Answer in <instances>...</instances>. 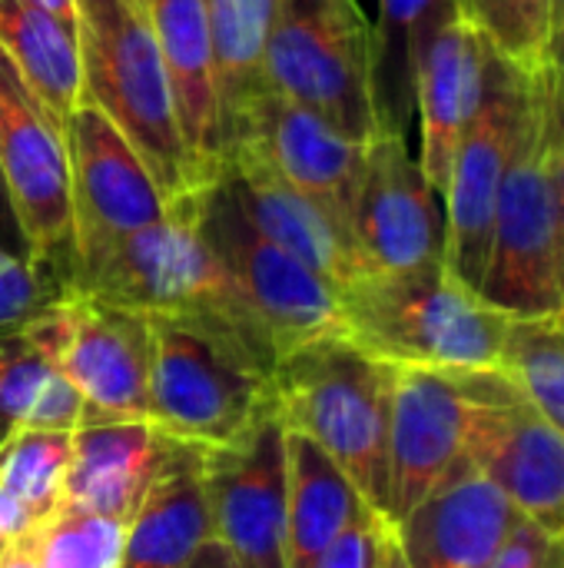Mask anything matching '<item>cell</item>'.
Here are the masks:
<instances>
[{
    "label": "cell",
    "mask_w": 564,
    "mask_h": 568,
    "mask_svg": "<svg viewBox=\"0 0 564 568\" xmlns=\"http://www.w3.org/2000/svg\"><path fill=\"white\" fill-rule=\"evenodd\" d=\"M266 87L352 140L376 136L372 27L356 0H279L266 43Z\"/></svg>",
    "instance_id": "ba28073f"
},
{
    "label": "cell",
    "mask_w": 564,
    "mask_h": 568,
    "mask_svg": "<svg viewBox=\"0 0 564 568\" xmlns=\"http://www.w3.org/2000/svg\"><path fill=\"white\" fill-rule=\"evenodd\" d=\"M522 516L475 466L459 469L392 526L409 568H489Z\"/></svg>",
    "instance_id": "d6986e66"
},
{
    "label": "cell",
    "mask_w": 564,
    "mask_h": 568,
    "mask_svg": "<svg viewBox=\"0 0 564 568\" xmlns=\"http://www.w3.org/2000/svg\"><path fill=\"white\" fill-rule=\"evenodd\" d=\"M515 386L495 369L396 366L389 429V506L396 526L449 476L472 466L479 429L492 406Z\"/></svg>",
    "instance_id": "52a82bcc"
},
{
    "label": "cell",
    "mask_w": 564,
    "mask_h": 568,
    "mask_svg": "<svg viewBox=\"0 0 564 568\" xmlns=\"http://www.w3.org/2000/svg\"><path fill=\"white\" fill-rule=\"evenodd\" d=\"M532 73L535 70H522L499 50H485L479 106L459 140L442 193L445 266L475 293L485 276L499 186L525 123Z\"/></svg>",
    "instance_id": "8fae6325"
},
{
    "label": "cell",
    "mask_w": 564,
    "mask_h": 568,
    "mask_svg": "<svg viewBox=\"0 0 564 568\" xmlns=\"http://www.w3.org/2000/svg\"><path fill=\"white\" fill-rule=\"evenodd\" d=\"M0 50L50 113L66 120L80 106L83 73L76 30L30 7L27 0H0Z\"/></svg>",
    "instance_id": "484cf974"
},
{
    "label": "cell",
    "mask_w": 564,
    "mask_h": 568,
    "mask_svg": "<svg viewBox=\"0 0 564 568\" xmlns=\"http://www.w3.org/2000/svg\"><path fill=\"white\" fill-rule=\"evenodd\" d=\"M0 243L23 256V243H20V233H17V223H13V213H10V203H7L3 180H0Z\"/></svg>",
    "instance_id": "f35d334b"
},
{
    "label": "cell",
    "mask_w": 564,
    "mask_h": 568,
    "mask_svg": "<svg viewBox=\"0 0 564 568\" xmlns=\"http://www.w3.org/2000/svg\"><path fill=\"white\" fill-rule=\"evenodd\" d=\"M209 43H213V80H216V143L219 170L233 150L253 103L266 87V43L276 20L279 0H203Z\"/></svg>",
    "instance_id": "cb8c5ba5"
},
{
    "label": "cell",
    "mask_w": 564,
    "mask_h": 568,
    "mask_svg": "<svg viewBox=\"0 0 564 568\" xmlns=\"http://www.w3.org/2000/svg\"><path fill=\"white\" fill-rule=\"evenodd\" d=\"M70 156L73 273L166 216L170 200L133 143L96 106L63 120ZM73 280V276H70Z\"/></svg>",
    "instance_id": "4fadbf2b"
},
{
    "label": "cell",
    "mask_w": 564,
    "mask_h": 568,
    "mask_svg": "<svg viewBox=\"0 0 564 568\" xmlns=\"http://www.w3.org/2000/svg\"><path fill=\"white\" fill-rule=\"evenodd\" d=\"M216 176L226 180L239 210L263 236L322 273L332 286H339V293L366 273L349 226L289 183H283L253 153H229Z\"/></svg>",
    "instance_id": "ffe728a7"
},
{
    "label": "cell",
    "mask_w": 564,
    "mask_h": 568,
    "mask_svg": "<svg viewBox=\"0 0 564 568\" xmlns=\"http://www.w3.org/2000/svg\"><path fill=\"white\" fill-rule=\"evenodd\" d=\"M213 539L236 568H289L286 552V426L273 409L233 446L203 449Z\"/></svg>",
    "instance_id": "5bb4252c"
},
{
    "label": "cell",
    "mask_w": 564,
    "mask_h": 568,
    "mask_svg": "<svg viewBox=\"0 0 564 568\" xmlns=\"http://www.w3.org/2000/svg\"><path fill=\"white\" fill-rule=\"evenodd\" d=\"M485 37L462 10V0H442L416 43V116L419 166L442 196L459 140L479 106L485 73Z\"/></svg>",
    "instance_id": "e0dca14e"
},
{
    "label": "cell",
    "mask_w": 564,
    "mask_h": 568,
    "mask_svg": "<svg viewBox=\"0 0 564 568\" xmlns=\"http://www.w3.org/2000/svg\"><path fill=\"white\" fill-rule=\"evenodd\" d=\"M189 203L203 236L229 266L246 303L263 323L276 359L306 343L346 336L339 286L263 236L239 210L223 176L193 190Z\"/></svg>",
    "instance_id": "9c48e42d"
},
{
    "label": "cell",
    "mask_w": 564,
    "mask_h": 568,
    "mask_svg": "<svg viewBox=\"0 0 564 568\" xmlns=\"http://www.w3.org/2000/svg\"><path fill=\"white\" fill-rule=\"evenodd\" d=\"M472 466L505 493L522 519L564 539V433L529 403L519 383L485 416Z\"/></svg>",
    "instance_id": "ac0fdd59"
},
{
    "label": "cell",
    "mask_w": 564,
    "mask_h": 568,
    "mask_svg": "<svg viewBox=\"0 0 564 568\" xmlns=\"http://www.w3.org/2000/svg\"><path fill=\"white\" fill-rule=\"evenodd\" d=\"M0 419L43 429H76L90 419L86 403L43 359L27 326L0 333Z\"/></svg>",
    "instance_id": "83f0119b"
},
{
    "label": "cell",
    "mask_w": 564,
    "mask_h": 568,
    "mask_svg": "<svg viewBox=\"0 0 564 568\" xmlns=\"http://www.w3.org/2000/svg\"><path fill=\"white\" fill-rule=\"evenodd\" d=\"M10 429H13V426H10V423H7V419H0V443H3V439H7V433H10Z\"/></svg>",
    "instance_id": "bcb514c9"
},
{
    "label": "cell",
    "mask_w": 564,
    "mask_h": 568,
    "mask_svg": "<svg viewBox=\"0 0 564 568\" xmlns=\"http://www.w3.org/2000/svg\"><path fill=\"white\" fill-rule=\"evenodd\" d=\"M352 243L366 273H406L445 263V206L409 140L376 133L352 206Z\"/></svg>",
    "instance_id": "9a60e30c"
},
{
    "label": "cell",
    "mask_w": 564,
    "mask_h": 568,
    "mask_svg": "<svg viewBox=\"0 0 564 568\" xmlns=\"http://www.w3.org/2000/svg\"><path fill=\"white\" fill-rule=\"evenodd\" d=\"M63 290L50 276H43L27 256L0 243V333L30 323Z\"/></svg>",
    "instance_id": "d6a6232c"
},
{
    "label": "cell",
    "mask_w": 564,
    "mask_h": 568,
    "mask_svg": "<svg viewBox=\"0 0 564 568\" xmlns=\"http://www.w3.org/2000/svg\"><path fill=\"white\" fill-rule=\"evenodd\" d=\"M564 27V0H552V47Z\"/></svg>",
    "instance_id": "7bdbcfd3"
},
{
    "label": "cell",
    "mask_w": 564,
    "mask_h": 568,
    "mask_svg": "<svg viewBox=\"0 0 564 568\" xmlns=\"http://www.w3.org/2000/svg\"><path fill=\"white\" fill-rule=\"evenodd\" d=\"M552 546H555V536H548L542 526L529 519H519L489 568H545Z\"/></svg>",
    "instance_id": "e575fe53"
},
{
    "label": "cell",
    "mask_w": 564,
    "mask_h": 568,
    "mask_svg": "<svg viewBox=\"0 0 564 568\" xmlns=\"http://www.w3.org/2000/svg\"><path fill=\"white\" fill-rule=\"evenodd\" d=\"M83 100L133 143L166 200L196 190L170 77L143 0H76Z\"/></svg>",
    "instance_id": "5b68a950"
},
{
    "label": "cell",
    "mask_w": 564,
    "mask_h": 568,
    "mask_svg": "<svg viewBox=\"0 0 564 568\" xmlns=\"http://www.w3.org/2000/svg\"><path fill=\"white\" fill-rule=\"evenodd\" d=\"M346 336L396 366L495 369L512 316L489 306L445 263L362 273L342 293Z\"/></svg>",
    "instance_id": "277c9868"
},
{
    "label": "cell",
    "mask_w": 564,
    "mask_h": 568,
    "mask_svg": "<svg viewBox=\"0 0 564 568\" xmlns=\"http://www.w3.org/2000/svg\"><path fill=\"white\" fill-rule=\"evenodd\" d=\"M545 568H564V539H555V546L545 559Z\"/></svg>",
    "instance_id": "f6af8a7d"
},
{
    "label": "cell",
    "mask_w": 564,
    "mask_h": 568,
    "mask_svg": "<svg viewBox=\"0 0 564 568\" xmlns=\"http://www.w3.org/2000/svg\"><path fill=\"white\" fill-rule=\"evenodd\" d=\"M0 180L23 256L63 293L73 276L70 156L63 120L0 50Z\"/></svg>",
    "instance_id": "30bf717a"
},
{
    "label": "cell",
    "mask_w": 564,
    "mask_h": 568,
    "mask_svg": "<svg viewBox=\"0 0 564 568\" xmlns=\"http://www.w3.org/2000/svg\"><path fill=\"white\" fill-rule=\"evenodd\" d=\"M0 552H3V546H0Z\"/></svg>",
    "instance_id": "7dc6e473"
},
{
    "label": "cell",
    "mask_w": 564,
    "mask_h": 568,
    "mask_svg": "<svg viewBox=\"0 0 564 568\" xmlns=\"http://www.w3.org/2000/svg\"><path fill=\"white\" fill-rule=\"evenodd\" d=\"M564 133V83L555 67L532 73L519 143L499 186L479 296L512 320L562 323L555 153Z\"/></svg>",
    "instance_id": "7a4b0ae2"
},
{
    "label": "cell",
    "mask_w": 564,
    "mask_h": 568,
    "mask_svg": "<svg viewBox=\"0 0 564 568\" xmlns=\"http://www.w3.org/2000/svg\"><path fill=\"white\" fill-rule=\"evenodd\" d=\"M502 369L519 383L529 403L564 433V323L512 320Z\"/></svg>",
    "instance_id": "f546056e"
},
{
    "label": "cell",
    "mask_w": 564,
    "mask_h": 568,
    "mask_svg": "<svg viewBox=\"0 0 564 568\" xmlns=\"http://www.w3.org/2000/svg\"><path fill=\"white\" fill-rule=\"evenodd\" d=\"M170 77L180 133L189 153L196 190L219 173L213 43L203 0H143Z\"/></svg>",
    "instance_id": "7402d4cb"
},
{
    "label": "cell",
    "mask_w": 564,
    "mask_h": 568,
    "mask_svg": "<svg viewBox=\"0 0 564 568\" xmlns=\"http://www.w3.org/2000/svg\"><path fill=\"white\" fill-rule=\"evenodd\" d=\"M43 359L73 386L90 416L146 419L150 326L146 316L86 293H60L23 323Z\"/></svg>",
    "instance_id": "7c38bea8"
},
{
    "label": "cell",
    "mask_w": 564,
    "mask_h": 568,
    "mask_svg": "<svg viewBox=\"0 0 564 568\" xmlns=\"http://www.w3.org/2000/svg\"><path fill=\"white\" fill-rule=\"evenodd\" d=\"M126 526L60 503L40 523V568H120Z\"/></svg>",
    "instance_id": "1f68e13d"
},
{
    "label": "cell",
    "mask_w": 564,
    "mask_h": 568,
    "mask_svg": "<svg viewBox=\"0 0 564 568\" xmlns=\"http://www.w3.org/2000/svg\"><path fill=\"white\" fill-rule=\"evenodd\" d=\"M396 363L349 336H326L276 359L273 399L286 429L312 439L386 519ZM389 523V519H386Z\"/></svg>",
    "instance_id": "3957f363"
},
{
    "label": "cell",
    "mask_w": 564,
    "mask_h": 568,
    "mask_svg": "<svg viewBox=\"0 0 564 568\" xmlns=\"http://www.w3.org/2000/svg\"><path fill=\"white\" fill-rule=\"evenodd\" d=\"M372 506L352 479L306 436L286 429V552L289 568H312Z\"/></svg>",
    "instance_id": "d4e9b609"
},
{
    "label": "cell",
    "mask_w": 564,
    "mask_h": 568,
    "mask_svg": "<svg viewBox=\"0 0 564 568\" xmlns=\"http://www.w3.org/2000/svg\"><path fill=\"white\" fill-rule=\"evenodd\" d=\"M189 568H236V566H233V559L226 556V549H223L216 539H206V542L199 546V552L193 556Z\"/></svg>",
    "instance_id": "60d3db41"
},
{
    "label": "cell",
    "mask_w": 564,
    "mask_h": 568,
    "mask_svg": "<svg viewBox=\"0 0 564 568\" xmlns=\"http://www.w3.org/2000/svg\"><path fill=\"white\" fill-rule=\"evenodd\" d=\"M30 7L43 10L47 17L60 20L63 27L76 30V0H27Z\"/></svg>",
    "instance_id": "ab89813d"
},
{
    "label": "cell",
    "mask_w": 564,
    "mask_h": 568,
    "mask_svg": "<svg viewBox=\"0 0 564 568\" xmlns=\"http://www.w3.org/2000/svg\"><path fill=\"white\" fill-rule=\"evenodd\" d=\"M442 0H379L372 27L376 133L406 136L416 116V43Z\"/></svg>",
    "instance_id": "4316f807"
},
{
    "label": "cell",
    "mask_w": 564,
    "mask_h": 568,
    "mask_svg": "<svg viewBox=\"0 0 564 568\" xmlns=\"http://www.w3.org/2000/svg\"><path fill=\"white\" fill-rule=\"evenodd\" d=\"M382 568H409L406 556H402V546H399V539H396V532H389L386 556H382Z\"/></svg>",
    "instance_id": "b9f144b4"
},
{
    "label": "cell",
    "mask_w": 564,
    "mask_h": 568,
    "mask_svg": "<svg viewBox=\"0 0 564 568\" xmlns=\"http://www.w3.org/2000/svg\"><path fill=\"white\" fill-rule=\"evenodd\" d=\"M170 439L150 419L90 416L73 429L63 503L130 526L140 513Z\"/></svg>",
    "instance_id": "44dd1931"
},
{
    "label": "cell",
    "mask_w": 564,
    "mask_h": 568,
    "mask_svg": "<svg viewBox=\"0 0 564 568\" xmlns=\"http://www.w3.org/2000/svg\"><path fill=\"white\" fill-rule=\"evenodd\" d=\"M206 539H213V529L203 489V449L170 439L166 459L126 526L120 568H189Z\"/></svg>",
    "instance_id": "603a6c76"
},
{
    "label": "cell",
    "mask_w": 564,
    "mask_h": 568,
    "mask_svg": "<svg viewBox=\"0 0 564 568\" xmlns=\"http://www.w3.org/2000/svg\"><path fill=\"white\" fill-rule=\"evenodd\" d=\"M146 419L173 443L219 449L249 436L273 409V363L243 343L176 316H146Z\"/></svg>",
    "instance_id": "8992f818"
},
{
    "label": "cell",
    "mask_w": 564,
    "mask_h": 568,
    "mask_svg": "<svg viewBox=\"0 0 564 568\" xmlns=\"http://www.w3.org/2000/svg\"><path fill=\"white\" fill-rule=\"evenodd\" d=\"M33 526H40L3 486H0V546H7L10 539H17V536H23V532H30Z\"/></svg>",
    "instance_id": "d590c367"
},
{
    "label": "cell",
    "mask_w": 564,
    "mask_h": 568,
    "mask_svg": "<svg viewBox=\"0 0 564 568\" xmlns=\"http://www.w3.org/2000/svg\"><path fill=\"white\" fill-rule=\"evenodd\" d=\"M552 67H555V73L562 77L564 83V27L562 33H558V40H555V47H552Z\"/></svg>",
    "instance_id": "ee69618b"
},
{
    "label": "cell",
    "mask_w": 564,
    "mask_h": 568,
    "mask_svg": "<svg viewBox=\"0 0 564 568\" xmlns=\"http://www.w3.org/2000/svg\"><path fill=\"white\" fill-rule=\"evenodd\" d=\"M555 193H558V273H562V323H564V133L555 153Z\"/></svg>",
    "instance_id": "74e56055"
},
{
    "label": "cell",
    "mask_w": 564,
    "mask_h": 568,
    "mask_svg": "<svg viewBox=\"0 0 564 568\" xmlns=\"http://www.w3.org/2000/svg\"><path fill=\"white\" fill-rule=\"evenodd\" d=\"M0 568H40V526L10 539L0 552Z\"/></svg>",
    "instance_id": "8d00e7d4"
},
{
    "label": "cell",
    "mask_w": 564,
    "mask_h": 568,
    "mask_svg": "<svg viewBox=\"0 0 564 568\" xmlns=\"http://www.w3.org/2000/svg\"><path fill=\"white\" fill-rule=\"evenodd\" d=\"M66 290L140 316L199 323L276 366V349L229 266L203 236L189 193L173 200L163 220L80 266Z\"/></svg>",
    "instance_id": "6da1fadb"
},
{
    "label": "cell",
    "mask_w": 564,
    "mask_h": 568,
    "mask_svg": "<svg viewBox=\"0 0 564 568\" xmlns=\"http://www.w3.org/2000/svg\"><path fill=\"white\" fill-rule=\"evenodd\" d=\"M462 10L485 43L522 70L552 63V0H462Z\"/></svg>",
    "instance_id": "4dcf8cb0"
},
{
    "label": "cell",
    "mask_w": 564,
    "mask_h": 568,
    "mask_svg": "<svg viewBox=\"0 0 564 568\" xmlns=\"http://www.w3.org/2000/svg\"><path fill=\"white\" fill-rule=\"evenodd\" d=\"M73 429L13 426L0 443V486L43 523L66 493Z\"/></svg>",
    "instance_id": "f1b7e54d"
},
{
    "label": "cell",
    "mask_w": 564,
    "mask_h": 568,
    "mask_svg": "<svg viewBox=\"0 0 564 568\" xmlns=\"http://www.w3.org/2000/svg\"><path fill=\"white\" fill-rule=\"evenodd\" d=\"M392 526L376 513H362L312 568H382Z\"/></svg>",
    "instance_id": "836d02e7"
},
{
    "label": "cell",
    "mask_w": 564,
    "mask_h": 568,
    "mask_svg": "<svg viewBox=\"0 0 564 568\" xmlns=\"http://www.w3.org/2000/svg\"><path fill=\"white\" fill-rule=\"evenodd\" d=\"M236 150L253 153L283 183H289L293 190L319 203L339 223L346 226L352 223V206H356V193H359V180L366 166L362 140L346 136L319 113L266 90L253 103L229 153Z\"/></svg>",
    "instance_id": "2e32d148"
}]
</instances>
